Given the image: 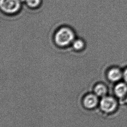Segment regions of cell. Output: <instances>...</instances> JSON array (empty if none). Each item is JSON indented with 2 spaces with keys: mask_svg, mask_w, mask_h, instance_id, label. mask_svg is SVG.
<instances>
[{
  "mask_svg": "<svg viewBox=\"0 0 127 127\" xmlns=\"http://www.w3.org/2000/svg\"><path fill=\"white\" fill-rule=\"evenodd\" d=\"M75 39L74 31L68 27L59 28L55 32L54 40L55 44L60 47H65L72 44Z\"/></svg>",
  "mask_w": 127,
  "mask_h": 127,
  "instance_id": "obj_1",
  "label": "cell"
},
{
  "mask_svg": "<svg viewBox=\"0 0 127 127\" xmlns=\"http://www.w3.org/2000/svg\"><path fill=\"white\" fill-rule=\"evenodd\" d=\"M1 10L7 14H12L18 12L21 7L20 0H0Z\"/></svg>",
  "mask_w": 127,
  "mask_h": 127,
  "instance_id": "obj_2",
  "label": "cell"
},
{
  "mask_svg": "<svg viewBox=\"0 0 127 127\" xmlns=\"http://www.w3.org/2000/svg\"><path fill=\"white\" fill-rule=\"evenodd\" d=\"M118 106V103L114 98L111 96H104L100 102V107L105 113H111L114 112Z\"/></svg>",
  "mask_w": 127,
  "mask_h": 127,
  "instance_id": "obj_3",
  "label": "cell"
},
{
  "mask_svg": "<svg viewBox=\"0 0 127 127\" xmlns=\"http://www.w3.org/2000/svg\"><path fill=\"white\" fill-rule=\"evenodd\" d=\"M123 77L122 69L118 67H113L109 69L107 72V77L112 82H117Z\"/></svg>",
  "mask_w": 127,
  "mask_h": 127,
  "instance_id": "obj_4",
  "label": "cell"
},
{
  "mask_svg": "<svg viewBox=\"0 0 127 127\" xmlns=\"http://www.w3.org/2000/svg\"><path fill=\"white\" fill-rule=\"evenodd\" d=\"M98 97L96 95L89 94L85 96L83 100V103L85 108L88 109H92L95 108L98 105Z\"/></svg>",
  "mask_w": 127,
  "mask_h": 127,
  "instance_id": "obj_5",
  "label": "cell"
},
{
  "mask_svg": "<svg viewBox=\"0 0 127 127\" xmlns=\"http://www.w3.org/2000/svg\"><path fill=\"white\" fill-rule=\"evenodd\" d=\"M114 93L118 98H124L127 93V84L124 83H119L114 88Z\"/></svg>",
  "mask_w": 127,
  "mask_h": 127,
  "instance_id": "obj_6",
  "label": "cell"
},
{
  "mask_svg": "<svg viewBox=\"0 0 127 127\" xmlns=\"http://www.w3.org/2000/svg\"><path fill=\"white\" fill-rule=\"evenodd\" d=\"M94 91L97 96L103 97L106 95L108 89L104 84L101 83H98L95 86Z\"/></svg>",
  "mask_w": 127,
  "mask_h": 127,
  "instance_id": "obj_7",
  "label": "cell"
},
{
  "mask_svg": "<svg viewBox=\"0 0 127 127\" xmlns=\"http://www.w3.org/2000/svg\"><path fill=\"white\" fill-rule=\"evenodd\" d=\"M72 47L75 50L79 51L83 50L85 46L84 41L81 39H76L74 40L72 43Z\"/></svg>",
  "mask_w": 127,
  "mask_h": 127,
  "instance_id": "obj_8",
  "label": "cell"
},
{
  "mask_svg": "<svg viewBox=\"0 0 127 127\" xmlns=\"http://www.w3.org/2000/svg\"><path fill=\"white\" fill-rule=\"evenodd\" d=\"M42 0H25L26 3L28 7L35 8L40 6Z\"/></svg>",
  "mask_w": 127,
  "mask_h": 127,
  "instance_id": "obj_9",
  "label": "cell"
},
{
  "mask_svg": "<svg viewBox=\"0 0 127 127\" xmlns=\"http://www.w3.org/2000/svg\"><path fill=\"white\" fill-rule=\"evenodd\" d=\"M123 77L126 82L127 84V67L124 69L123 71Z\"/></svg>",
  "mask_w": 127,
  "mask_h": 127,
  "instance_id": "obj_10",
  "label": "cell"
},
{
  "mask_svg": "<svg viewBox=\"0 0 127 127\" xmlns=\"http://www.w3.org/2000/svg\"><path fill=\"white\" fill-rule=\"evenodd\" d=\"M126 102L127 103V98H126Z\"/></svg>",
  "mask_w": 127,
  "mask_h": 127,
  "instance_id": "obj_11",
  "label": "cell"
}]
</instances>
